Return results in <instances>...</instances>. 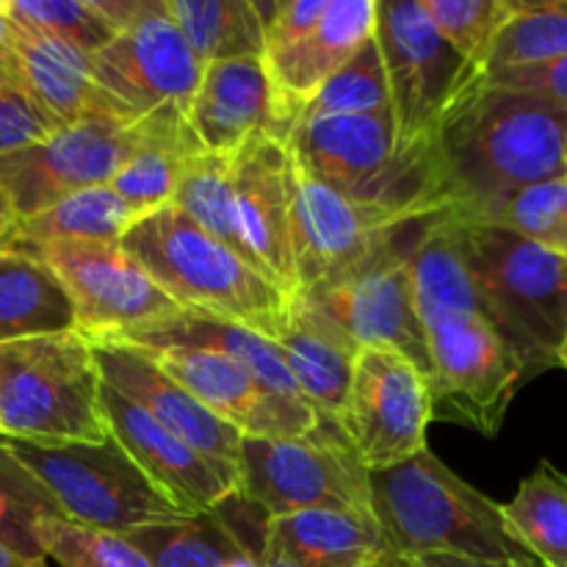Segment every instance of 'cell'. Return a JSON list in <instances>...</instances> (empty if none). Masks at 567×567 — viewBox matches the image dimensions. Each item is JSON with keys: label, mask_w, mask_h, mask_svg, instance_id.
<instances>
[{"label": "cell", "mask_w": 567, "mask_h": 567, "mask_svg": "<svg viewBox=\"0 0 567 567\" xmlns=\"http://www.w3.org/2000/svg\"><path fill=\"white\" fill-rule=\"evenodd\" d=\"M567 111L480 81L435 136L446 210L474 221L507 194L567 175Z\"/></svg>", "instance_id": "1"}, {"label": "cell", "mask_w": 567, "mask_h": 567, "mask_svg": "<svg viewBox=\"0 0 567 567\" xmlns=\"http://www.w3.org/2000/svg\"><path fill=\"white\" fill-rule=\"evenodd\" d=\"M371 515L388 551L402 559L446 554L482 563H529L509 535L502 504L454 474L430 449L385 471H369Z\"/></svg>", "instance_id": "2"}, {"label": "cell", "mask_w": 567, "mask_h": 567, "mask_svg": "<svg viewBox=\"0 0 567 567\" xmlns=\"http://www.w3.org/2000/svg\"><path fill=\"white\" fill-rule=\"evenodd\" d=\"M120 244L186 313L233 321L269 341L280 338L288 319L280 288L175 205L142 216Z\"/></svg>", "instance_id": "3"}, {"label": "cell", "mask_w": 567, "mask_h": 567, "mask_svg": "<svg viewBox=\"0 0 567 567\" xmlns=\"http://www.w3.org/2000/svg\"><path fill=\"white\" fill-rule=\"evenodd\" d=\"M291 158L327 186L410 221L446 210L435 144L399 153L391 109L302 120L282 138Z\"/></svg>", "instance_id": "4"}, {"label": "cell", "mask_w": 567, "mask_h": 567, "mask_svg": "<svg viewBox=\"0 0 567 567\" xmlns=\"http://www.w3.org/2000/svg\"><path fill=\"white\" fill-rule=\"evenodd\" d=\"M463 221L482 313L520 360L524 380L565 369L567 258L496 225Z\"/></svg>", "instance_id": "5"}, {"label": "cell", "mask_w": 567, "mask_h": 567, "mask_svg": "<svg viewBox=\"0 0 567 567\" xmlns=\"http://www.w3.org/2000/svg\"><path fill=\"white\" fill-rule=\"evenodd\" d=\"M0 437L64 446L109 441L94 349L78 332L0 343Z\"/></svg>", "instance_id": "6"}, {"label": "cell", "mask_w": 567, "mask_h": 567, "mask_svg": "<svg viewBox=\"0 0 567 567\" xmlns=\"http://www.w3.org/2000/svg\"><path fill=\"white\" fill-rule=\"evenodd\" d=\"M0 446L44 487L66 520L127 535L144 526L192 518L144 476L114 437L64 446L0 437Z\"/></svg>", "instance_id": "7"}, {"label": "cell", "mask_w": 567, "mask_h": 567, "mask_svg": "<svg viewBox=\"0 0 567 567\" xmlns=\"http://www.w3.org/2000/svg\"><path fill=\"white\" fill-rule=\"evenodd\" d=\"M374 39L399 153L432 147L449 111L482 81L480 70L437 33L421 0H380Z\"/></svg>", "instance_id": "8"}, {"label": "cell", "mask_w": 567, "mask_h": 567, "mask_svg": "<svg viewBox=\"0 0 567 567\" xmlns=\"http://www.w3.org/2000/svg\"><path fill=\"white\" fill-rule=\"evenodd\" d=\"M236 498L266 518L302 509H360L371 513L369 468L341 426L330 419L305 435L244 437Z\"/></svg>", "instance_id": "9"}, {"label": "cell", "mask_w": 567, "mask_h": 567, "mask_svg": "<svg viewBox=\"0 0 567 567\" xmlns=\"http://www.w3.org/2000/svg\"><path fill=\"white\" fill-rule=\"evenodd\" d=\"M424 332L432 421L496 437L515 393L526 382L520 360L485 316H454Z\"/></svg>", "instance_id": "10"}, {"label": "cell", "mask_w": 567, "mask_h": 567, "mask_svg": "<svg viewBox=\"0 0 567 567\" xmlns=\"http://www.w3.org/2000/svg\"><path fill=\"white\" fill-rule=\"evenodd\" d=\"M299 299L341 327L360 349H388L430 374L426 332L413 302L410 249L399 247L396 233Z\"/></svg>", "instance_id": "11"}, {"label": "cell", "mask_w": 567, "mask_h": 567, "mask_svg": "<svg viewBox=\"0 0 567 567\" xmlns=\"http://www.w3.org/2000/svg\"><path fill=\"white\" fill-rule=\"evenodd\" d=\"M42 260L66 291L75 332L86 341H111L136 327L183 313L122 244H44L17 247Z\"/></svg>", "instance_id": "12"}, {"label": "cell", "mask_w": 567, "mask_h": 567, "mask_svg": "<svg viewBox=\"0 0 567 567\" xmlns=\"http://www.w3.org/2000/svg\"><path fill=\"white\" fill-rule=\"evenodd\" d=\"M94 81L133 122L186 116L205 66L166 14L164 0L122 28L92 55Z\"/></svg>", "instance_id": "13"}, {"label": "cell", "mask_w": 567, "mask_h": 567, "mask_svg": "<svg viewBox=\"0 0 567 567\" xmlns=\"http://www.w3.org/2000/svg\"><path fill=\"white\" fill-rule=\"evenodd\" d=\"M432 399L426 377L402 354L360 349L336 424L369 471H385L426 449Z\"/></svg>", "instance_id": "14"}, {"label": "cell", "mask_w": 567, "mask_h": 567, "mask_svg": "<svg viewBox=\"0 0 567 567\" xmlns=\"http://www.w3.org/2000/svg\"><path fill=\"white\" fill-rule=\"evenodd\" d=\"M142 136V122L81 120L0 158V192L17 221L83 188L109 186Z\"/></svg>", "instance_id": "15"}, {"label": "cell", "mask_w": 567, "mask_h": 567, "mask_svg": "<svg viewBox=\"0 0 567 567\" xmlns=\"http://www.w3.org/2000/svg\"><path fill=\"white\" fill-rule=\"evenodd\" d=\"M291 183V244L299 297L336 277L377 247L382 238L415 225L382 205L363 203L305 172L288 153Z\"/></svg>", "instance_id": "16"}, {"label": "cell", "mask_w": 567, "mask_h": 567, "mask_svg": "<svg viewBox=\"0 0 567 567\" xmlns=\"http://www.w3.org/2000/svg\"><path fill=\"white\" fill-rule=\"evenodd\" d=\"M142 352L241 437L271 441V437L305 435L321 419L308 402L277 396L260 385L241 363L225 354L192 347H161L142 349Z\"/></svg>", "instance_id": "17"}, {"label": "cell", "mask_w": 567, "mask_h": 567, "mask_svg": "<svg viewBox=\"0 0 567 567\" xmlns=\"http://www.w3.org/2000/svg\"><path fill=\"white\" fill-rule=\"evenodd\" d=\"M233 199L241 236L264 277L288 305L299 299L291 244V183L288 147L275 133H258L233 153Z\"/></svg>", "instance_id": "18"}, {"label": "cell", "mask_w": 567, "mask_h": 567, "mask_svg": "<svg viewBox=\"0 0 567 567\" xmlns=\"http://www.w3.org/2000/svg\"><path fill=\"white\" fill-rule=\"evenodd\" d=\"M89 343L94 349V363H97L103 385L142 408L172 435L181 437L186 446L219 465L238 487L244 437L233 426L221 424L214 413H208L186 388L164 374L142 349L109 341Z\"/></svg>", "instance_id": "19"}, {"label": "cell", "mask_w": 567, "mask_h": 567, "mask_svg": "<svg viewBox=\"0 0 567 567\" xmlns=\"http://www.w3.org/2000/svg\"><path fill=\"white\" fill-rule=\"evenodd\" d=\"M380 0H330L305 37L264 53L275 105V136L286 138L327 81L374 37Z\"/></svg>", "instance_id": "20"}, {"label": "cell", "mask_w": 567, "mask_h": 567, "mask_svg": "<svg viewBox=\"0 0 567 567\" xmlns=\"http://www.w3.org/2000/svg\"><path fill=\"white\" fill-rule=\"evenodd\" d=\"M103 413L111 437L131 454L144 476L186 513H214L236 498V482L219 465L186 446L153 415L111 391L109 385H103Z\"/></svg>", "instance_id": "21"}, {"label": "cell", "mask_w": 567, "mask_h": 567, "mask_svg": "<svg viewBox=\"0 0 567 567\" xmlns=\"http://www.w3.org/2000/svg\"><path fill=\"white\" fill-rule=\"evenodd\" d=\"M258 557L280 567H377L391 551L371 513L302 509L264 520Z\"/></svg>", "instance_id": "22"}, {"label": "cell", "mask_w": 567, "mask_h": 567, "mask_svg": "<svg viewBox=\"0 0 567 567\" xmlns=\"http://www.w3.org/2000/svg\"><path fill=\"white\" fill-rule=\"evenodd\" d=\"M203 153L233 155L258 133H275V105L264 59L208 64L186 111Z\"/></svg>", "instance_id": "23"}, {"label": "cell", "mask_w": 567, "mask_h": 567, "mask_svg": "<svg viewBox=\"0 0 567 567\" xmlns=\"http://www.w3.org/2000/svg\"><path fill=\"white\" fill-rule=\"evenodd\" d=\"M11 50H14V70L22 92L59 127L94 116L133 122L94 81L92 55L83 50L61 39L22 31L17 25Z\"/></svg>", "instance_id": "24"}, {"label": "cell", "mask_w": 567, "mask_h": 567, "mask_svg": "<svg viewBox=\"0 0 567 567\" xmlns=\"http://www.w3.org/2000/svg\"><path fill=\"white\" fill-rule=\"evenodd\" d=\"M275 343L305 402L321 419L338 421L360 352L358 343L302 299L288 305L286 327Z\"/></svg>", "instance_id": "25"}, {"label": "cell", "mask_w": 567, "mask_h": 567, "mask_svg": "<svg viewBox=\"0 0 567 567\" xmlns=\"http://www.w3.org/2000/svg\"><path fill=\"white\" fill-rule=\"evenodd\" d=\"M410 280L424 330L454 316H485L471 275L465 221L454 210L421 221L419 241L410 249Z\"/></svg>", "instance_id": "26"}, {"label": "cell", "mask_w": 567, "mask_h": 567, "mask_svg": "<svg viewBox=\"0 0 567 567\" xmlns=\"http://www.w3.org/2000/svg\"><path fill=\"white\" fill-rule=\"evenodd\" d=\"M109 343H125V347L138 349H208V352L225 354V358L241 363L260 385L269 388L277 396L305 402L302 393L293 385L291 374H288L280 347L275 341H269V338L247 330V327L233 324V321L210 319V316H197L183 310V313L169 316V319H161L153 321V324L136 327L131 332H122V336L111 338Z\"/></svg>", "instance_id": "27"}, {"label": "cell", "mask_w": 567, "mask_h": 567, "mask_svg": "<svg viewBox=\"0 0 567 567\" xmlns=\"http://www.w3.org/2000/svg\"><path fill=\"white\" fill-rule=\"evenodd\" d=\"M199 153L203 150L188 131L186 116L142 120V136L114 172L109 188L120 194L133 210L147 216L172 203L188 161Z\"/></svg>", "instance_id": "28"}, {"label": "cell", "mask_w": 567, "mask_h": 567, "mask_svg": "<svg viewBox=\"0 0 567 567\" xmlns=\"http://www.w3.org/2000/svg\"><path fill=\"white\" fill-rule=\"evenodd\" d=\"M59 332H75L61 282L25 249L0 247V343Z\"/></svg>", "instance_id": "29"}, {"label": "cell", "mask_w": 567, "mask_h": 567, "mask_svg": "<svg viewBox=\"0 0 567 567\" xmlns=\"http://www.w3.org/2000/svg\"><path fill=\"white\" fill-rule=\"evenodd\" d=\"M142 219L125 199L109 186L83 188L59 199L50 208L20 219L9 247H44V244H120L125 233Z\"/></svg>", "instance_id": "30"}, {"label": "cell", "mask_w": 567, "mask_h": 567, "mask_svg": "<svg viewBox=\"0 0 567 567\" xmlns=\"http://www.w3.org/2000/svg\"><path fill=\"white\" fill-rule=\"evenodd\" d=\"M164 6L203 66L264 55L255 0H164Z\"/></svg>", "instance_id": "31"}, {"label": "cell", "mask_w": 567, "mask_h": 567, "mask_svg": "<svg viewBox=\"0 0 567 567\" xmlns=\"http://www.w3.org/2000/svg\"><path fill=\"white\" fill-rule=\"evenodd\" d=\"M127 540L144 554L150 567H238L258 554L221 520L219 509L169 524L127 532Z\"/></svg>", "instance_id": "32"}, {"label": "cell", "mask_w": 567, "mask_h": 567, "mask_svg": "<svg viewBox=\"0 0 567 567\" xmlns=\"http://www.w3.org/2000/svg\"><path fill=\"white\" fill-rule=\"evenodd\" d=\"M507 529L543 567H567V476L543 460L513 502L502 504Z\"/></svg>", "instance_id": "33"}, {"label": "cell", "mask_w": 567, "mask_h": 567, "mask_svg": "<svg viewBox=\"0 0 567 567\" xmlns=\"http://www.w3.org/2000/svg\"><path fill=\"white\" fill-rule=\"evenodd\" d=\"M567 55V0H515L482 61V81Z\"/></svg>", "instance_id": "34"}, {"label": "cell", "mask_w": 567, "mask_h": 567, "mask_svg": "<svg viewBox=\"0 0 567 567\" xmlns=\"http://www.w3.org/2000/svg\"><path fill=\"white\" fill-rule=\"evenodd\" d=\"M169 205H175L199 230H205L210 238L233 249L238 258L247 260L252 269H258L238 227L236 199H233V155H194Z\"/></svg>", "instance_id": "35"}, {"label": "cell", "mask_w": 567, "mask_h": 567, "mask_svg": "<svg viewBox=\"0 0 567 567\" xmlns=\"http://www.w3.org/2000/svg\"><path fill=\"white\" fill-rule=\"evenodd\" d=\"M474 221L496 225L567 258V175L518 188Z\"/></svg>", "instance_id": "36"}, {"label": "cell", "mask_w": 567, "mask_h": 567, "mask_svg": "<svg viewBox=\"0 0 567 567\" xmlns=\"http://www.w3.org/2000/svg\"><path fill=\"white\" fill-rule=\"evenodd\" d=\"M50 515H61L53 498L0 446V543L25 559L48 563L39 548L37 526Z\"/></svg>", "instance_id": "37"}, {"label": "cell", "mask_w": 567, "mask_h": 567, "mask_svg": "<svg viewBox=\"0 0 567 567\" xmlns=\"http://www.w3.org/2000/svg\"><path fill=\"white\" fill-rule=\"evenodd\" d=\"M391 109L388 97L385 66H382L380 48L371 37L330 81L321 86L308 103V109L299 114L302 120H321V116H343V114H369V111Z\"/></svg>", "instance_id": "38"}, {"label": "cell", "mask_w": 567, "mask_h": 567, "mask_svg": "<svg viewBox=\"0 0 567 567\" xmlns=\"http://www.w3.org/2000/svg\"><path fill=\"white\" fill-rule=\"evenodd\" d=\"M37 537L44 559L61 567H150L125 535L75 524L61 515L39 520Z\"/></svg>", "instance_id": "39"}, {"label": "cell", "mask_w": 567, "mask_h": 567, "mask_svg": "<svg viewBox=\"0 0 567 567\" xmlns=\"http://www.w3.org/2000/svg\"><path fill=\"white\" fill-rule=\"evenodd\" d=\"M3 9L22 31L61 39L86 55L103 50L116 37L94 11L92 0H3Z\"/></svg>", "instance_id": "40"}, {"label": "cell", "mask_w": 567, "mask_h": 567, "mask_svg": "<svg viewBox=\"0 0 567 567\" xmlns=\"http://www.w3.org/2000/svg\"><path fill=\"white\" fill-rule=\"evenodd\" d=\"M421 3L437 33L482 75L487 48L496 39L498 28L513 14L515 0H421Z\"/></svg>", "instance_id": "41"}, {"label": "cell", "mask_w": 567, "mask_h": 567, "mask_svg": "<svg viewBox=\"0 0 567 567\" xmlns=\"http://www.w3.org/2000/svg\"><path fill=\"white\" fill-rule=\"evenodd\" d=\"M59 131L53 120L17 83H0V158Z\"/></svg>", "instance_id": "42"}, {"label": "cell", "mask_w": 567, "mask_h": 567, "mask_svg": "<svg viewBox=\"0 0 567 567\" xmlns=\"http://www.w3.org/2000/svg\"><path fill=\"white\" fill-rule=\"evenodd\" d=\"M330 0H288V3H258L264 22V53L305 37L324 17ZM264 59V55H260Z\"/></svg>", "instance_id": "43"}, {"label": "cell", "mask_w": 567, "mask_h": 567, "mask_svg": "<svg viewBox=\"0 0 567 567\" xmlns=\"http://www.w3.org/2000/svg\"><path fill=\"white\" fill-rule=\"evenodd\" d=\"M485 83L532 94V97H540L546 100V103L567 111V55L557 61H548V64L526 66V70H509L502 72V75L485 78Z\"/></svg>", "instance_id": "44"}, {"label": "cell", "mask_w": 567, "mask_h": 567, "mask_svg": "<svg viewBox=\"0 0 567 567\" xmlns=\"http://www.w3.org/2000/svg\"><path fill=\"white\" fill-rule=\"evenodd\" d=\"M11 39H14V25H11L9 14L3 9V0H0V83H17V70H14V50H11Z\"/></svg>", "instance_id": "45"}, {"label": "cell", "mask_w": 567, "mask_h": 567, "mask_svg": "<svg viewBox=\"0 0 567 567\" xmlns=\"http://www.w3.org/2000/svg\"><path fill=\"white\" fill-rule=\"evenodd\" d=\"M415 567H526V563L509 565V563H482V559L468 557H446V554H430V557L413 559ZM532 563V559H529Z\"/></svg>", "instance_id": "46"}, {"label": "cell", "mask_w": 567, "mask_h": 567, "mask_svg": "<svg viewBox=\"0 0 567 567\" xmlns=\"http://www.w3.org/2000/svg\"><path fill=\"white\" fill-rule=\"evenodd\" d=\"M17 227V214L11 208V203L6 199V194L0 192V247H9L11 236H14Z\"/></svg>", "instance_id": "47"}, {"label": "cell", "mask_w": 567, "mask_h": 567, "mask_svg": "<svg viewBox=\"0 0 567 567\" xmlns=\"http://www.w3.org/2000/svg\"><path fill=\"white\" fill-rule=\"evenodd\" d=\"M0 567H48V563H37V559H25L22 554L11 551L9 546L0 543Z\"/></svg>", "instance_id": "48"}, {"label": "cell", "mask_w": 567, "mask_h": 567, "mask_svg": "<svg viewBox=\"0 0 567 567\" xmlns=\"http://www.w3.org/2000/svg\"><path fill=\"white\" fill-rule=\"evenodd\" d=\"M260 565H264V567H280L275 563H260ZM377 567H415V563H413V559H402V557H393V554H391V557L382 559V563Z\"/></svg>", "instance_id": "49"}, {"label": "cell", "mask_w": 567, "mask_h": 567, "mask_svg": "<svg viewBox=\"0 0 567 567\" xmlns=\"http://www.w3.org/2000/svg\"><path fill=\"white\" fill-rule=\"evenodd\" d=\"M526 567H543V565L537 563V559H532V563H526Z\"/></svg>", "instance_id": "50"}, {"label": "cell", "mask_w": 567, "mask_h": 567, "mask_svg": "<svg viewBox=\"0 0 567 567\" xmlns=\"http://www.w3.org/2000/svg\"><path fill=\"white\" fill-rule=\"evenodd\" d=\"M565 161H567V144H565Z\"/></svg>", "instance_id": "51"}, {"label": "cell", "mask_w": 567, "mask_h": 567, "mask_svg": "<svg viewBox=\"0 0 567 567\" xmlns=\"http://www.w3.org/2000/svg\"><path fill=\"white\" fill-rule=\"evenodd\" d=\"M565 371H567V360H565Z\"/></svg>", "instance_id": "52"}]
</instances>
